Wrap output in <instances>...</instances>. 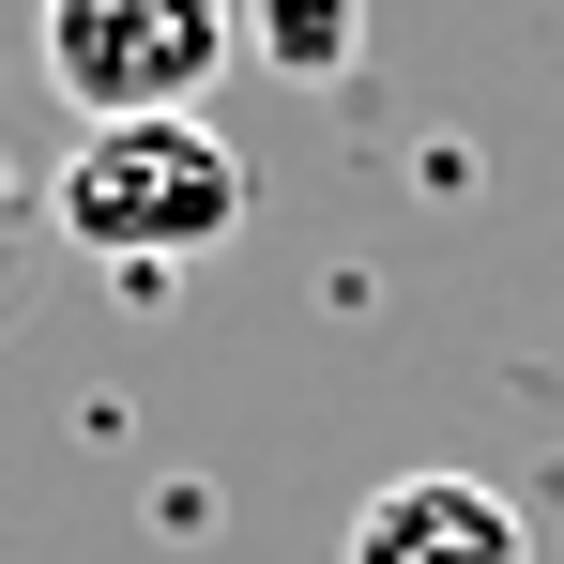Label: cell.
<instances>
[{"label": "cell", "mask_w": 564, "mask_h": 564, "mask_svg": "<svg viewBox=\"0 0 564 564\" xmlns=\"http://www.w3.org/2000/svg\"><path fill=\"white\" fill-rule=\"evenodd\" d=\"M351 564H534V534L488 473H397L351 519Z\"/></svg>", "instance_id": "obj_3"}, {"label": "cell", "mask_w": 564, "mask_h": 564, "mask_svg": "<svg viewBox=\"0 0 564 564\" xmlns=\"http://www.w3.org/2000/svg\"><path fill=\"white\" fill-rule=\"evenodd\" d=\"M46 93L93 122H198V93L245 62V0H46L31 15Z\"/></svg>", "instance_id": "obj_2"}, {"label": "cell", "mask_w": 564, "mask_h": 564, "mask_svg": "<svg viewBox=\"0 0 564 564\" xmlns=\"http://www.w3.org/2000/svg\"><path fill=\"white\" fill-rule=\"evenodd\" d=\"M245 214H260V169L214 122H93L62 153V184H46V229L93 245V260H122V275H169L198 245H229Z\"/></svg>", "instance_id": "obj_1"}, {"label": "cell", "mask_w": 564, "mask_h": 564, "mask_svg": "<svg viewBox=\"0 0 564 564\" xmlns=\"http://www.w3.org/2000/svg\"><path fill=\"white\" fill-rule=\"evenodd\" d=\"M15 275H31V184H15V169H0V321H15V305H31V290H15Z\"/></svg>", "instance_id": "obj_5"}, {"label": "cell", "mask_w": 564, "mask_h": 564, "mask_svg": "<svg viewBox=\"0 0 564 564\" xmlns=\"http://www.w3.org/2000/svg\"><path fill=\"white\" fill-rule=\"evenodd\" d=\"M245 62H275V77H351L367 62V0H245Z\"/></svg>", "instance_id": "obj_4"}]
</instances>
